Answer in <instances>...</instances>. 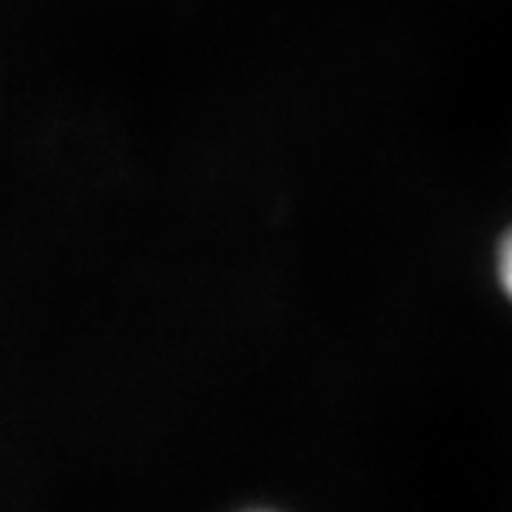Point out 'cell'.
<instances>
[{"instance_id":"1","label":"cell","mask_w":512,"mask_h":512,"mask_svg":"<svg viewBox=\"0 0 512 512\" xmlns=\"http://www.w3.org/2000/svg\"><path fill=\"white\" fill-rule=\"evenodd\" d=\"M498 276H501V285H504L507 296L512 299V228L498 248Z\"/></svg>"}]
</instances>
